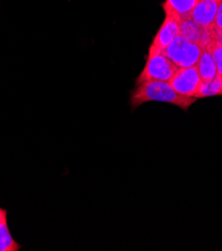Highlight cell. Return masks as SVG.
<instances>
[{
  "label": "cell",
  "instance_id": "ba28073f",
  "mask_svg": "<svg viewBox=\"0 0 222 251\" xmlns=\"http://www.w3.org/2000/svg\"><path fill=\"white\" fill-rule=\"evenodd\" d=\"M199 0H165L161 4L165 15L177 19L179 22L190 18Z\"/></svg>",
  "mask_w": 222,
  "mask_h": 251
},
{
  "label": "cell",
  "instance_id": "52a82bcc",
  "mask_svg": "<svg viewBox=\"0 0 222 251\" xmlns=\"http://www.w3.org/2000/svg\"><path fill=\"white\" fill-rule=\"evenodd\" d=\"M180 35V22L171 16L165 15L164 21L162 22L160 28L153 38L151 46L154 48L163 50L168 47Z\"/></svg>",
  "mask_w": 222,
  "mask_h": 251
},
{
  "label": "cell",
  "instance_id": "5bb4252c",
  "mask_svg": "<svg viewBox=\"0 0 222 251\" xmlns=\"http://www.w3.org/2000/svg\"><path fill=\"white\" fill-rule=\"evenodd\" d=\"M5 220H7V211L0 207V223H2Z\"/></svg>",
  "mask_w": 222,
  "mask_h": 251
},
{
  "label": "cell",
  "instance_id": "7a4b0ae2",
  "mask_svg": "<svg viewBox=\"0 0 222 251\" xmlns=\"http://www.w3.org/2000/svg\"><path fill=\"white\" fill-rule=\"evenodd\" d=\"M177 70V65L172 62L163 51L150 45L145 66L136 78L135 85L150 80L169 82Z\"/></svg>",
  "mask_w": 222,
  "mask_h": 251
},
{
  "label": "cell",
  "instance_id": "7c38bea8",
  "mask_svg": "<svg viewBox=\"0 0 222 251\" xmlns=\"http://www.w3.org/2000/svg\"><path fill=\"white\" fill-rule=\"evenodd\" d=\"M207 46L210 48L211 52L213 54V57L215 59L216 67H217V74H219L222 76V40L218 39L217 35H216L215 39Z\"/></svg>",
  "mask_w": 222,
  "mask_h": 251
},
{
  "label": "cell",
  "instance_id": "8fae6325",
  "mask_svg": "<svg viewBox=\"0 0 222 251\" xmlns=\"http://www.w3.org/2000/svg\"><path fill=\"white\" fill-rule=\"evenodd\" d=\"M21 245L12 237L8 228L7 220L0 223V251H18Z\"/></svg>",
  "mask_w": 222,
  "mask_h": 251
},
{
  "label": "cell",
  "instance_id": "277c9868",
  "mask_svg": "<svg viewBox=\"0 0 222 251\" xmlns=\"http://www.w3.org/2000/svg\"><path fill=\"white\" fill-rule=\"evenodd\" d=\"M202 79L196 65L187 68H178L176 73L172 76L169 84L178 94L193 97L198 93Z\"/></svg>",
  "mask_w": 222,
  "mask_h": 251
},
{
  "label": "cell",
  "instance_id": "8992f818",
  "mask_svg": "<svg viewBox=\"0 0 222 251\" xmlns=\"http://www.w3.org/2000/svg\"><path fill=\"white\" fill-rule=\"evenodd\" d=\"M221 0H199L190 18L205 29H214V23Z\"/></svg>",
  "mask_w": 222,
  "mask_h": 251
},
{
  "label": "cell",
  "instance_id": "4fadbf2b",
  "mask_svg": "<svg viewBox=\"0 0 222 251\" xmlns=\"http://www.w3.org/2000/svg\"><path fill=\"white\" fill-rule=\"evenodd\" d=\"M214 30L216 32L217 37L219 39H222V0L219 4L218 11L216 14L215 23H214Z\"/></svg>",
  "mask_w": 222,
  "mask_h": 251
},
{
  "label": "cell",
  "instance_id": "9c48e42d",
  "mask_svg": "<svg viewBox=\"0 0 222 251\" xmlns=\"http://www.w3.org/2000/svg\"><path fill=\"white\" fill-rule=\"evenodd\" d=\"M196 67L198 69L202 81L211 80L217 75L216 62L208 46L202 50V53L198 59V62L196 64Z\"/></svg>",
  "mask_w": 222,
  "mask_h": 251
},
{
  "label": "cell",
  "instance_id": "6da1fadb",
  "mask_svg": "<svg viewBox=\"0 0 222 251\" xmlns=\"http://www.w3.org/2000/svg\"><path fill=\"white\" fill-rule=\"evenodd\" d=\"M196 100V98L178 94L171 87L169 82L150 80L135 85L130 92L129 103L132 110L146 102L158 101L175 105L182 110L187 111Z\"/></svg>",
  "mask_w": 222,
  "mask_h": 251
},
{
  "label": "cell",
  "instance_id": "3957f363",
  "mask_svg": "<svg viewBox=\"0 0 222 251\" xmlns=\"http://www.w3.org/2000/svg\"><path fill=\"white\" fill-rule=\"evenodd\" d=\"M204 48L199 44L190 42L180 35L163 50V53L178 68L195 66Z\"/></svg>",
  "mask_w": 222,
  "mask_h": 251
},
{
  "label": "cell",
  "instance_id": "30bf717a",
  "mask_svg": "<svg viewBox=\"0 0 222 251\" xmlns=\"http://www.w3.org/2000/svg\"><path fill=\"white\" fill-rule=\"evenodd\" d=\"M222 96V76L217 74L214 78L207 81H202L200 89L195 95L196 99Z\"/></svg>",
  "mask_w": 222,
  "mask_h": 251
},
{
  "label": "cell",
  "instance_id": "5b68a950",
  "mask_svg": "<svg viewBox=\"0 0 222 251\" xmlns=\"http://www.w3.org/2000/svg\"><path fill=\"white\" fill-rule=\"evenodd\" d=\"M180 36L205 48L215 39L216 32L214 29H205L199 26L191 18H188L180 21Z\"/></svg>",
  "mask_w": 222,
  "mask_h": 251
}]
</instances>
